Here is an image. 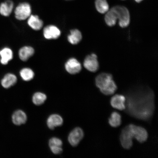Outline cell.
Masks as SVG:
<instances>
[{
    "label": "cell",
    "instance_id": "26",
    "mask_svg": "<svg viewBox=\"0 0 158 158\" xmlns=\"http://www.w3.org/2000/svg\"><path fill=\"white\" fill-rule=\"evenodd\" d=\"M65 1H73V0H65Z\"/></svg>",
    "mask_w": 158,
    "mask_h": 158
},
{
    "label": "cell",
    "instance_id": "2",
    "mask_svg": "<svg viewBox=\"0 0 158 158\" xmlns=\"http://www.w3.org/2000/svg\"><path fill=\"white\" fill-rule=\"evenodd\" d=\"M148 132L145 128L130 124L122 131L120 136V141L124 149H129L133 146V138H135L140 143H143L148 138Z\"/></svg>",
    "mask_w": 158,
    "mask_h": 158
},
{
    "label": "cell",
    "instance_id": "21",
    "mask_svg": "<svg viewBox=\"0 0 158 158\" xmlns=\"http://www.w3.org/2000/svg\"><path fill=\"white\" fill-rule=\"evenodd\" d=\"M95 7L98 12L101 14L106 13L109 10V6L106 0H96Z\"/></svg>",
    "mask_w": 158,
    "mask_h": 158
},
{
    "label": "cell",
    "instance_id": "11",
    "mask_svg": "<svg viewBox=\"0 0 158 158\" xmlns=\"http://www.w3.org/2000/svg\"><path fill=\"white\" fill-rule=\"evenodd\" d=\"M14 7V3L12 0H5L0 4V14L5 17H8L11 14Z\"/></svg>",
    "mask_w": 158,
    "mask_h": 158
},
{
    "label": "cell",
    "instance_id": "8",
    "mask_svg": "<svg viewBox=\"0 0 158 158\" xmlns=\"http://www.w3.org/2000/svg\"><path fill=\"white\" fill-rule=\"evenodd\" d=\"M65 68L69 74H75L78 73L81 70L82 66L80 63L74 58H71L67 61Z\"/></svg>",
    "mask_w": 158,
    "mask_h": 158
},
{
    "label": "cell",
    "instance_id": "16",
    "mask_svg": "<svg viewBox=\"0 0 158 158\" xmlns=\"http://www.w3.org/2000/svg\"><path fill=\"white\" fill-rule=\"evenodd\" d=\"M27 116L25 112L20 110H17L12 115V121L16 125L19 126L26 123Z\"/></svg>",
    "mask_w": 158,
    "mask_h": 158
},
{
    "label": "cell",
    "instance_id": "25",
    "mask_svg": "<svg viewBox=\"0 0 158 158\" xmlns=\"http://www.w3.org/2000/svg\"><path fill=\"white\" fill-rule=\"evenodd\" d=\"M135 1L137 3H139L140 2L143 1V0H135Z\"/></svg>",
    "mask_w": 158,
    "mask_h": 158
},
{
    "label": "cell",
    "instance_id": "23",
    "mask_svg": "<svg viewBox=\"0 0 158 158\" xmlns=\"http://www.w3.org/2000/svg\"><path fill=\"white\" fill-rule=\"evenodd\" d=\"M20 75L23 80L26 81H29L32 80L35 76L33 71L29 68H24L20 72Z\"/></svg>",
    "mask_w": 158,
    "mask_h": 158
},
{
    "label": "cell",
    "instance_id": "12",
    "mask_svg": "<svg viewBox=\"0 0 158 158\" xmlns=\"http://www.w3.org/2000/svg\"><path fill=\"white\" fill-rule=\"evenodd\" d=\"M49 145L51 152L55 155H58L62 152V142L59 138H51L49 140Z\"/></svg>",
    "mask_w": 158,
    "mask_h": 158
},
{
    "label": "cell",
    "instance_id": "9",
    "mask_svg": "<svg viewBox=\"0 0 158 158\" xmlns=\"http://www.w3.org/2000/svg\"><path fill=\"white\" fill-rule=\"evenodd\" d=\"M60 35V29L54 25L47 26L43 30V35L47 39H56L59 38Z\"/></svg>",
    "mask_w": 158,
    "mask_h": 158
},
{
    "label": "cell",
    "instance_id": "18",
    "mask_svg": "<svg viewBox=\"0 0 158 158\" xmlns=\"http://www.w3.org/2000/svg\"><path fill=\"white\" fill-rule=\"evenodd\" d=\"M17 82V78L15 74H6L1 80V85L3 88L7 89L15 85Z\"/></svg>",
    "mask_w": 158,
    "mask_h": 158
},
{
    "label": "cell",
    "instance_id": "3",
    "mask_svg": "<svg viewBox=\"0 0 158 158\" xmlns=\"http://www.w3.org/2000/svg\"><path fill=\"white\" fill-rule=\"evenodd\" d=\"M95 82L96 86L106 95H111L117 89V86L111 74L102 73L99 74L96 77Z\"/></svg>",
    "mask_w": 158,
    "mask_h": 158
},
{
    "label": "cell",
    "instance_id": "1",
    "mask_svg": "<svg viewBox=\"0 0 158 158\" xmlns=\"http://www.w3.org/2000/svg\"><path fill=\"white\" fill-rule=\"evenodd\" d=\"M154 101L152 91L147 89L139 90L128 96L126 109L134 117L147 120L153 114L155 108Z\"/></svg>",
    "mask_w": 158,
    "mask_h": 158
},
{
    "label": "cell",
    "instance_id": "13",
    "mask_svg": "<svg viewBox=\"0 0 158 158\" xmlns=\"http://www.w3.org/2000/svg\"><path fill=\"white\" fill-rule=\"evenodd\" d=\"M63 119L60 115L53 114L49 116L47 120V125L49 128L53 130L58 126L62 125Z\"/></svg>",
    "mask_w": 158,
    "mask_h": 158
},
{
    "label": "cell",
    "instance_id": "14",
    "mask_svg": "<svg viewBox=\"0 0 158 158\" xmlns=\"http://www.w3.org/2000/svg\"><path fill=\"white\" fill-rule=\"evenodd\" d=\"M27 24L31 28L35 31H39L42 28L43 23L42 20L37 15H31L28 18Z\"/></svg>",
    "mask_w": 158,
    "mask_h": 158
},
{
    "label": "cell",
    "instance_id": "5",
    "mask_svg": "<svg viewBox=\"0 0 158 158\" xmlns=\"http://www.w3.org/2000/svg\"><path fill=\"white\" fill-rule=\"evenodd\" d=\"M31 12V6L27 2L19 3L16 7L15 11L16 19L20 21L24 20L28 18Z\"/></svg>",
    "mask_w": 158,
    "mask_h": 158
},
{
    "label": "cell",
    "instance_id": "6",
    "mask_svg": "<svg viewBox=\"0 0 158 158\" xmlns=\"http://www.w3.org/2000/svg\"><path fill=\"white\" fill-rule=\"evenodd\" d=\"M84 66L90 72H96L99 67L97 56L94 54L88 55L85 59Z\"/></svg>",
    "mask_w": 158,
    "mask_h": 158
},
{
    "label": "cell",
    "instance_id": "24",
    "mask_svg": "<svg viewBox=\"0 0 158 158\" xmlns=\"http://www.w3.org/2000/svg\"><path fill=\"white\" fill-rule=\"evenodd\" d=\"M47 99V96L41 92H37L33 96L32 101L35 105L40 106L44 103Z\"/></svg>",
    "mask_w": 158,
    "mask_h": 158
},
{
    "label": "cell",
    "instance_id": "10",
    "mask_svg": "<svg viewBox=\"0 0 158 158\" xmlns=\"http://www.w3.org/2000/svg\"><path fill=\"white\" fill-rule=\"evenodd\" d=\"M126 98L123 95L116 94L112 97L110 100V104L114 108L119 110H124L126 109Z\"/></svg>",
    "mask_w": 158,
    "mask_h": 158
},
{
    "label": "cell",
    "instance_id": "7",
    "mask_svg": "<svg viewBox=\"0 0 158 158\" xmlns=\"http://www.w3.org/2000/svg\"><path fill=\"white\" fill-rule=\"evenodd\" d=\"M84 137V133L81 128H75L71 132L68 137V141L73 147H76Z\"/></svg>",
    "mask_w": 158,
    "mask_h": 158
},
{
    "label": "cell",
    "instance_id": "22",
    "mask_svg": "<svg viewBox=\"0 0 158 158\" xmlns=\"http://www.w3.org/2000/svg\"><path fill=\"white\" fill-rule=\"evenodd\" d=\"M121 116L117 112H112L110 117L109 119V123L113 127H117L121 124Z\"/></svg>",
    "mask_w": 158,
    "mask_h": 158
},
{
    "label": "cell",
    "instance_id": "17",
    "mask_svg": "<svg viewBox=\"0 0 158 158\" xmlns=\"http://www.w3.org/2000/svg\"><path fill=\"white\" fill-rule=\"evenodd\" d=\"M35 53L34 49L30 46H25L19 49V56L23 61H26L32 56Z\"/></svg>",
    "mask_w": 158,
    "mask_h": 158
},
{
    "label": "cell",
    "instance_id": "15",
    "mask_svg": "<svg viewBox=\"0 0 158 158\" xmlns=\"http://www.w3.org/2000/svg\"><path fill=\"white\" fill-rule=\"evenodd\" d=\"M0 62L3 65H6L13 58V52L11 49L5 47L0 50Z\"/></svg>",
    "mask_w": 158,
    "mask_h": 158
},
{
    "label": "cell",
    "instance_id": "4",
    "mask_svg": "<svg viewBox=\"0 0 158 158\" xmlns=\"http://www.w3.org/2000/svg\"><path fill=\"white\" fill-rule=\"evenodd\" d=\"M116 19L118 20L120 27L124 28L129 25L130 18L129 11L123 6H118L114 7Z\"/></svg>",
    "mask_w": 158,
    "mask_h": 158
},
{
    "label": "cell",
    "instance_id": "20",
    "mask_svg": "<svg viewBox=\"0 0 158 158\" xmlns=\"http://www.w3.org/2000/svg\"><path fill=\"white\" fill-rule=\"evenodd\" d=\"M105 21L108 26L113 27L116 25L117 19L113 7L106 13Z\"/></svg>",
    "mask_w": 158,
    "mask_h": 158
},
{
    "label": "cell",
    "instance_id": "19",
    "mask_svg": "<svg viewBox=\"0 0 158 158\" xmlns=\"http://www.w3.org/2000/svg\"><path fill=\"white\" fill-rule=\"evenodd\" d=\"M82 35L78 29L72 30L68 37L69 42L73 45L78 44L82 39Z\"/></svg>",
    "mask_w": 158,
    "mask_h": 158
}]
</instances>
